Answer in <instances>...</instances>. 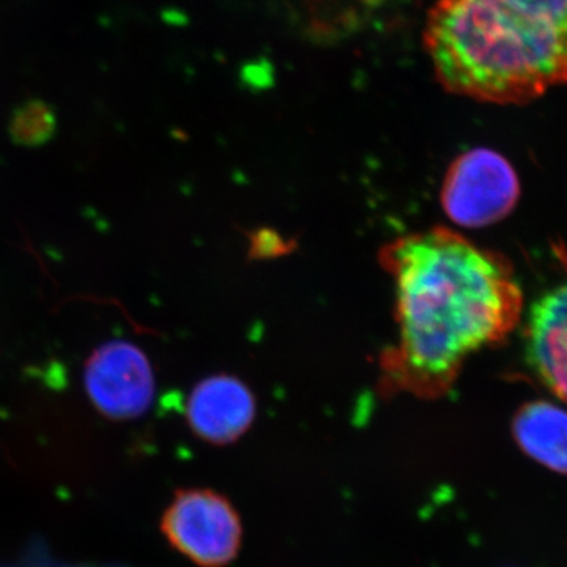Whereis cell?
Segmentation results:
<instances>
[{"instance_id": "obj_3", "label": "cell", "mask_w": 567, "mask_h": 567, "mask_svg": "<svg viewBox=\"0 0 567 567\" xmlns=\"http://www.w3.org/2000/svg\"><path fill=\"white\" fill-rule=\"evenodd\" d=\"M520 185L505 156L488 148L462 153L447 169L442 207L462 227L498 223L517 205Z\"/></svg>"}, {"instance_id": "obj_4", "label": "cell", "mask_w": 567, "mask_h": 567, "mask_svg": "<svg viewBox=\"0 0 567 567\" xmlns=\"http://www.w3.org/2000/svg\"><path fill=\"white\" fill-rule=\"evenodd\" d=\"M163 533L174 548L200 567L229 565L241 546L237 511L212 491L178 492L164 513Z\"/></svg>"}, {"instance_id": "obj_1", "label": "cell", "mask_w": 567, "mask_h": 567, "mask_svg": "<svg viewBox=\"0 0 567 567\" xmlns=\"http://www.w3.org/2000/svg\"><path fill=\"white\" fill-rule=\"evenodd\" d=\"M393 278L395 344L380 357V390L443 398L473 353L505 341L520 322L524 292L502 254L434 227L383 246Z\"/></svg>"}, {"instance_id": "obj_7", "label": "cell", "mask_w": 567, "mask_h": 567, "mask_svg": "<svg viewBox=\"0 0 567 567\" xmlns=\"http://www.w3.org/2000/svg\"><path fill=\"white\" fill-rule=\"evenodd\" d=\"M186 415L200 439L226 445L251 427L256 402L244 382L229 375H216L194 388Z\"/></svg>"}, {"instance_id": "obj_2", "label": "cell", "mask_w": 567, "mask_h": 567, "mask_svg": "<svg viewBox=\"0 0 567 567\" xmlns=\"http://www.w3.org/2000/svg\"><path fill=\"white\" fill-rule=\"evenodd\" d=\"M424 47L445 91L535 102L567 84V0H436Z\"/></svg>"}, {"instance_id": "obj_6", "label": "cell", "mask_w": 567, "mask_h": 567, "mask_svg": "<svg viewBox=\"0 0 567 567\" xmlns=\"http://www.w3.org/2000/svg\"><path fill=\"white\" fill-rule=\"evenodd\" d=\"M524 338L529 369L567 404V281L533 301Z\"/></svg>"}, {"instance_id": "obj_8", "label": "cell", "mask_w": 567, "mask_h": 567, "mask_svg": "<svg viewBox=\"0 0 567 567\" xmlns=\"http://www.w3.org/2000/svg\"><path fill=\"white\" fill-rule=\"evenodd\" d=\"M522 450L539 464L567 475V412L548 402L525 405L514 420Z\"/></svg>"}, {"instance_id": "obj_5", "label": "cell", "mask_w": 567, "mask_h": 567, "mask_svg": "<svg viewBox=\"0 0 567 567\" xmlns=\"http://www.w3.org/2000/svg\"><path fill=\"white\" fill-rule=\"evenodd\" d=\"M85 390L92 404L112 420H133L147 412L155 395L151 361L132 342L111 341L89 358Z\"/></svg>"}]
</instances>
